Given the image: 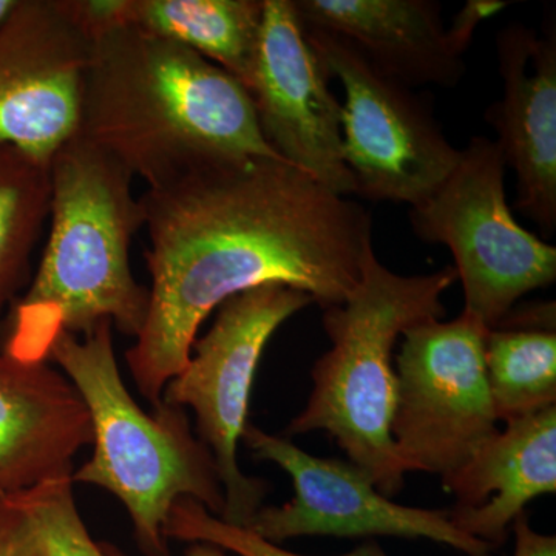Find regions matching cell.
Returning a JSON list of instances; mask_svg holds the SVG:
<instances>
[{"label": "cell", "instance_id": "23", "mask_svg": "<svg viewBox=\"0 0 556 556\" xmlns=\"http://www.w3.org/2000/svg\"><path fill=\"white\" fill-rule=\"evenodd\" d=\"M514 556H556V538L538 533L530 526L526 514L515 519Z\"/></svg>", "mask_w": 556, "mask_h": 556}, {"label": "cell", "instance_id": "3", "mask_svg": "<svg viewBox=\"0 0 556 556\" xmlns=\"http://www.w3.org/2000/svg\"><path fill=\"white\" fill-rule=\"evenodd\" d=\"M50 185L49 239L3 342L2 353L24 362H49L61 332L83 338L105 320L137 338L149 314V288L130 265L131 241L146 225L134 177L73 137L50 161Z\"/></svg>", "mask_w": 556, "mask_h": 556}, {"label": "cell", "instance_id": "17", "mask_svg": "<svg viewBox=\"0 0 556 556\" xmlns=\"http://www.w3.org/2000/svg\"><path fill=\"white\" fill-rule=\"evenodd\" d=\"M265 0H130L129 24L182 43L247 83Z\"/></svg>", "mask_w": 556, "mask_h": 556}, {"label": "cell", "instance_id": "24", "mask_svg": "<svg viewBox=\"0 0 556 556\" xmlns=\"http://www.w3.org/2000/svg\"><path fill=\"white\" fill-rule=\"evenodd\" d=\"M102 552L105 556H129L124 554L119 547L115 544L100 543ZM185 556H228L226 555L225 548L214 546V544L207 543H193L192 546L186 551Z\"/></svg>", "mask_w": 556, "mask_h": 556}, {"label": "cell", "instance_id": "21", "mask_svg": "<svg viewBox=\"0 0 556 556\" xmlns=\"http://www.w3.org/2000/svg\"><path fill=\"white\" fill-rule=\"evenodd\" d=\"M167 540L188 541V543H207L225 548L239 556H306L294 554L278 544L263 540L247 527L229 525L215 517L199 501L179 497L170 508L164 525ZM339 556H387L375 541L362 544L356 551Z\"/></svg>", "mask_w": 556, "mask_h": 556}, {"label": "cell", "instance_id": "13", "mask_svg": "<svg viewBox=\"0 0 556 556\" xmlns=\"http://www.w3.org/2000/svg\"><path fill=\"white\" fill-rule=\"evenodd\" d=\"M300 21L342 36L380 73L402 86L453 87L466 73L464 54L481 22L506 9L470 0L445 27L434 0H292Z\"/></svg>", "mask_w": 556, "mask_h": 556}, {"label": "cell", "instance_id": "12", "mask_svg": "<svg viewBox=\"0 0 556 556\" xmlns=\"http://www.w3.org/2000/svg\"><path fill=\"white\" fill-rule=\"evenodd\" d=\"M90 39L62 0H21L0 28V142L49 164L78 129Z\"/></svg>", "mask_w": 556, "mask_h": 556}, {"label": "cell", "instance_id": "22", "mask_svg": "<svg viewBox=\"0 0 556 556\" xmlns=\"http://www.w3.org/2000/svg\"><path fill=\"white\" fill-rule=\"evenodd\" d=\"M0 556H40L27 518L11 496H0Z\"/></svg>", "mask_w": 556, "mask_h": 556}, {"label": "cell", "instance_id": "14", "mask_svg": "<svg viewBox=\"0 0 556 556\" xmlns=\"http://www.w3.org/2000/svg\"><path fill=\"white\" fill-rule=\"evenodd\" d=\"M504 97L486 109L506 167L518 179L517 207L546 237L556 229V33L522 24L497 33Z\"/></svg>", "mask_w": 556, "mask_h": 556}, {"label": "cell", "instance_id": "20", "mask_svg": "<svg viewBox=\"0 0 556 556\" xmlns=\"http://www.w3.org/2000/svg\"><path fill=\"white\" fill-rule=\"evenodd\" d=\"M72 475L14 493L11 500L27 518L40 556H105L80 518Z\"/></svg>", "mask_w": 556, "mask_h": 556}, {"label": "cell", "instance_id": "8", "mask_svg": "<svg viewBox=\"0 0 556 556\" xmlns=\"http://www.w3.org/2000/svg\"><path fill=\"white\" fill-rule=\"evenodd\" d=\"M303 31L345 90L343 159L357 195L412 207L426 203L460 160L430 105L380 73L342 36L305 24Z\"/></svg>", "mask_w": 556, "mask_h": 556}, {"label": "cell", "instance_id": "10", "mask_svg": "<svg viewBox=\"0 0 556 556\" xmlns=\"http://www.w3.org/2000/svg\"><path fill=\"white\" fill-rule=\"evenodd\" d=\"M243 441L257 459L283 468L294 484L289 503L260 508L247 526L269 543L314 535L426 538L467 556H492L493 547L457 529L448 510L393 503L353 463L309 455L249 424Z\"/></svg>", "mask_w": 556, "mask_h": 556}, {"label": "cell", "instance_id": "25", "mask_svg": "<svg viewBox=\"0 0 556 556\" xmlns=\"http://www.w3.org/2000/svg\"><path fill=\"white\" fill-rule=\"evenodd\" d=\"M20 3L21 0H0V28L13 16Z\"/></svg>", "mask_w": 556, "mask_h": 556}, {"label": "cell", "instance_id": "5", "mask_svg": "<svg viewBox=\"0 0 556 556\" xmlns=\"http://www.w3.org/2000/svg\"><path fill=\"white\" fill-rule=\"evenodd\" d=\"M60 365L89 412L93 456L73 471V484H90L118 497L146 556H169L164 525L179 497L199 501L222 517L225 493L206 445L193 434L185 408L163 404L142 412L124 386L113 325L89 334L61 332L49 362Z\"/></svg>", "mask_w": 556, "mask_h": 556}, {"label": "cell", "instance_id": "7", "mask_svg": "<svg viewBox=\"0 0 556 556\" xmlns=\"http://www.w3.org/2000/svg\"><path fill=\"white\" fill-rule=\"evenodd\" d=\"M311 303L306 292L278 283L226 300L161 396L163 404L195 413L197 434L211 452L225 493L218 518L229 525L247 527L269 492L268 482L244 475L237 459L260 357L281 324Z\"/></svg>", "mask_w": 556, "mask_h": 556}, {"label": "cell", "instance_id": "15", "mask_svg": "<svg viewBox=\"0 0 556 556\" xmlns=\"http://www.w3.org/2000/svg\"><path fill=\"white\" fill-rule=\"evenodd\" d=\"M91 441L89 412L64 372L0 353V496L72 475Z\"/></svg>", "mask_w": 556, "mask_h": 556}, {"label": "cell", "instance_id": "4", "mask_svg": "<svg viewBox=\"0 0 556 556\" xmlns=\"http://www.w3.org/2000/svg\"><path fill=\"white\" fill-rule=\"evenodd\" d=\"M456 281L455 266L399 276L380 263L371 244L356 288L345 302L324 309L331 348L314 365L313 393L287 434L327 431L382 495L396 496L407 473L391 437L397 399L394 345L408 328L445 316L442 295Z\"/></svg>", "mask_w": 556, "mask_h": 556}, {"label": "cell", "instance_id": "9", "mask_svg": "<svg viewBox=\"0 0 556 556\" xmlns=\"http://www.w3.org/2000/svg\"><path fill=\"white\" fill-rule=\"evenodd\" d=\"M489 329L460 313L427 320L402 334L391 437L405 473H455L497 433L486 386Z\"/></svg>", "mask_w": 556, "mask_h": 556}, {"label": "cell", "instance_id": "1", "mask_svg": "<svg viewBox=\"0 0 556 556\" xmlns=\"http://www.w3.org/2000/svg\"><path fill=\"white\" fill-rule=\"evenodd\" d=\"M139 200L152 287L126 362L153 408L188 365L203 321L226 300L278 283L324 309L340 305L372 244L368 208L269 156L211 161Z\"/></svg>", "mask_w": 556, "mask_h": 556}, {"label": "cell", "instance_id": "2", "mask_svg": "<svg viewBox=\"0 0 556 556\" xmlns=\"http://www.w3.org/2000/svg\"><path fill=\"white\" fill-rule=\"evenodd\" d=\"M75 137L148 188L215 160L280 159L263 138L239 79L182 43L135 25L91 40Z\"/></svg>", "mask_w": 556, "mask_h": 556}, {"label": "cell", "instance_id": "16", "mask_svg": "<svg viewBox=\"0 0 556 556\" xmlns=\"http://www.w3.org/2000/svg\"><path fill=\"white\" fill-rule=\"evenodd\" d=\"M442 484L456 496L448 511L457 529L503 544L527 504L556 492V405L507 420Z\"/></svg>", "mask_w": 556, "mask_h": 556}, {"label": "cell", "instance_id": "19", "mask_svg": "<svg viewBox=\"0 0 556 556\" xmlns=\"http://www.w3.org/2000/svg\"><path fill=\"white\" fill-rule=\"evenodd\" d=\"M484 365L497 422L556 405L555 328L490 329Z\"/></svg>", "mask_w": 556, "mask_h": 556}, {"label": "cell", "instance_id": "11", "mask_svg": "<svg viewBox=\"0 0 556 556\" xmlns=\"http://www.w3.org/2000/svg\"><path fill=\"white\" fill-rule=\"evenodd\" d=\"M324 62L309 46L292 0H265L248 90L270 149L321 186L356 193L343 159V108Z\"/></svg>", "mask_w": 556, "mask_h": 556}, {"label": "cell", "instance_id": "6", "mask_svg": "<svg viewBox=\"0 0 556 556\" xmlns=\"http://www.w3.org/2000/svg\"><path fill=\"white\" fill-rule=\"evenodd\" d=\"M506 163L496 142L471 138L437 192L409 208L413 232L445 244L464 288V311L500 327L519 299L556 278V248L522 228L506 199Z\"/></svg>", "mask_w": 556, "mask_h": 556}, {"label": "cell", "instance_id": "18", "mask_svg": "<svg viewBox=\"0 0 556 556\" xmlns=\"http://www.w3.org/2000/svg\"><path fill=\"white\" fill-rule=\"evenodd\" d=\"M50 200L49 164L0 142V314L30 283Z\"/></svg>", "mask_w": 556, "mask_h": 556}]
</instances>
